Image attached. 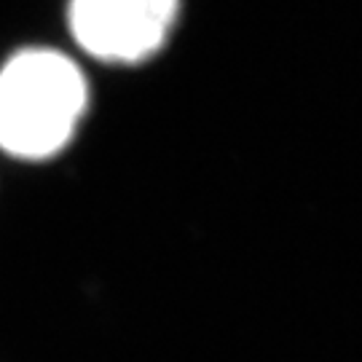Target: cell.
Instances as JSON below:
<instances>
[{
  "mask_svg": "<svg viewBox=\"0 0 362 362\" xmlns=\"http://www.w3.org/2000/svg\"><path fill=\"white\" fill-rule=\"evenodd\" d=\"M89 110V76L73 52L25 43L0 59V158L52 164L81 137Z\"/></svg>",
  "mask_w": 362,
  "mask_h": 362,
  "instance_id": "1",
  "label": "cell"
},
{
  "mask_svg": "<svg viewBox=\"0 0 362 362\" xmlns=\"http://www.w3.org/2000/svg\"><path fill=\"white\" fill-rule=\"evenodd\" d=\"M180 0H67L65 27L81 59L143 65L167 46Z\"/></svg>",
  "mask_w": 362,
  "mask_h": 362,
  "instance_id": "2",
  "label": "cell"
}]
</instances>
